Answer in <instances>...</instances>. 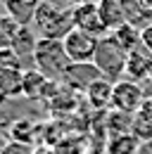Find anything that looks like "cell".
Instances as JSON below:
<instances>
[{
  "mask_svg": "<svg viewBox=\"0 0 152 154\" xmlns=\"http://www.w3.org/2000/svg\"><path fill=\"white\" fill-rule=\"evenodd\" d=\"M74 29V17H71V5L62 7L57 0H43L33 17V31L38 38L50 40H64L67 33Z\"/></svg>",
  "mask_w": 152,
  "mask_h": 154,
  "instance_id": "obj_1",
  "label": "cell"
},
{
  "mask_svg": "<svg viewBox=\"0 0 152 154\" xmlns=\"http://www.w3.org/2000/svg\"><path fill=\"white\" fill-rule=\"evenodd\" d=\"M71 64H74V62L69 59L62 40L38 38V45H36V50H33V66H36L45 78L62 83V78L69 71Z\"/></svg>",
  "mask_w": 152,
  "mask_h": 154,
  "instance_id": "obj_2",
  "label": "cell"
},
{
  "mask_svg": "<svg viewBox=\"0 0 152 154\" xmlns=\"http://www.w3.org/2000/svg\"><path fill=\"white\" fill-rule=\"evenodd\" d=\"M126 57L128 55L109 36H105V38H100V45H97L93 64L105 78H109V81L116 83V81H121L126 76Z\"/></svg>",
  "mask_w": 152,
  "mask_h": 154,
  "instance_id": "obj_3",
  "label": "cell"
},
{
  "mask_svg": "<svg viewBox=\"0 0 152 154\" xmlns=\"http://www.w3.org/2000/svg\"><path fill=\"white\" fill-rule=\"evenodd\" d=\"M62 43H64V50H67V55L74 64H88V62L95 59L100 38H95V36L81 31V29H71Z\"/></svg>",
  "mask_w": 152,
  "mask_h": 154,
  "instance_id": "obj_4",
  "label": "cell"
},
{
  "mask_svg": "<svg viewBox=\"0 0 152 154\" xmlns=\"http://www.w3.org/2000/svg\"><path fill=\"white\" fill-rule=\"evenodd\" d=\"M143 102H145V93H143V85L140 83H135L131 78H121V81L114 83L112 107L109 109L124 112V114H135Z\"/></svg>",
  "mask_w": 152,
  "mask_h": 154,
  "instance_id": "obj_5",
  "label": "cell"
},
{
  "mask_svg": "<svg viewBox=\"0 0 152 154\" xmlns=\"http://www.w3.org/2000/svg\"><path fill=\"white\" fill-rule=\"evenodd\" d=\"M71 17H74V29H81L95 38H105L109 31L100 17L97 2H83V5H71Z\"/></svg>",
  "mask_w": 152,
  "mask_h": 154,
  "instance_id": "obj_6",
  "label": "cell"
},
{
  "mask_svg": "<svg viewBox=\"0 0 152 154\" xmlns=\"http://www.w3.org/2000/svg\"><path fill=\"white\" fill-rule=\"evenodd\" d=\"M102 76L97 69H95L93 62H88V64H71L69 66V71L64 74L62 78V83L69 88V90H76V93H86L88 90V85L97 81V78Z\"/></svg>",
  "mask_w": 152,
  "mask_h": 154,
  "instance_id": "obj_7",
  "label": "cell"
},
{
  "mask_svg": "<svg viewBox=\"0 0 152 154\" xmlns=\"http://www.w3.org/2000/svg\"><path fill=\"white\" fill-rule=\"evenodd\" d=\"M126 78H131L135 83H145L152 78V52H147L143 45L128 52L126 57Z\"/></svg>",
  "mask_w": 152,
  "mask_h": 154,
  "instance_id": "obj_8",
  "label": "cell"
},
{
  "mask_svg": "<svg viewBox=\"0 0 152 154\" xmlns=\"http://www.w3.org/2000/svg\"><path fill=\"white\" fill-rule=\"evenodd\" d=\"M112 93H114V81L100 76L97 81H93L88 85V90L83 95H86V102L93 109H109L112 107Z\"/></svg>",
  "mask_w": 152,
  "mask_h": 154,
  "instance_id": "obj_9",
  "label": "cell"
},
{
  "mask_svg": "<svg viewBox=\"0 0 152 154\" xmlns=\"http://www.w3.org/2000/svg\"><path fill=\"white\" fill-rule=\"evenodd\" d=\"M38 45V33L31 29V26H19L17 31L12 33V38H10V50L17 55L19 59L21 57H33V50H36Z\"/></svg>",
  "mask_w": 152,
  "mask_h": 154,
  "instance_id": "obj_10",
  "label": "cell"
},
{
  "mask_svg": "<svg viewBox=\"0 0 152 154\" xmlns=\"http://www.w3.org/2000/svg\"><path fill=\"white\" fill-rule=\"evenodd\" d=\"M5 2V14L12 17L17 24L24 26H31L33 17H36V10L43 0H2Z\"/></svg>",
  "mask_w": 152,
  "mask_h": 154,
  "instance_id": "obj_11",
  "label": "cell"
},
{
  "mask_svg": "<svg viewBox=\"0 0 152 154\" xmlns=\"http://www.w3.org/2000/svg\"><path fill=\"white\" fill-rule=\"evenodd\" d=\"M97 10H100V17L105 21L107 31L119 29L121 24L128 21V12H126V5L121 0H100L97 2Z\"/></svg>",
  "mask_w": 152,
  "mask_h": 154,
  "instance_id": "obj_12",
  "label": "cell"
},
{
  "mask_svg": "<svg viewBox=\"0 0 152 154\" xmlns=\"http://www.w3.org/2000/svg\"><path fill=\"white\" fill-rule=\"evenodd\" d=\"M107 36H109V38H112L114 43L126 52V55L133 52L135 48H140V29H138V26H133V24H128V21H126V24H121L119 29L109 31Z\"/></svg>",
  "mask_w": 152,
  "mask_h": 154,
  "instance_id": "obj_13",
  "label": "cell"
},
{
  "mask_svg": "<svg viewBox=\"0 0 152 154\" xmlns=\"http://www.w3.org/2000/svg\"><path fill=\"white\" fill-rule=\"evenodd\" d=\"M7 137L14 142H24V145H33L38 140V126L31 119H14L7 128Z\"/></svg>",
  "mask_w": 152,
  "mask_h": 154,
  "instance_id": "obj_14",
  "label": "cell"
},
{
  "mask_svg": "<svg viewBox=\"0 0 152 154\" xmlns=\"http://www.w3.org/2000/svg\"><path fill=\"white\" fill-rule=\"evenodd\" d=\"M126 12H128V24L145 29L152 24V0H131Z\"/></svg>",
  "mask_w": 152,
  "mask_h": 154,
  "instance_id": "obj_15",
  "label": "cell"
},
{
  "mask_svg": "<svg viewBox=\"0 0 152 154\" xmlns=\"http://www.w3.org/2000/svg\"><path fill=\"white\" fill-rule=\"evenodd\" d=\"M140 147V140L133 133H124V135H114L109 142V154H135Z\"/></svg>",
  "mask_w": 152,
  "mask_h": 154,
  "instance_id": "obj_16",
  "label": "cell"
},
{
  "mask_svg": "<svg viewBox=\"0 0 152 154\" xmlns=\"http://www.w3.org/2000/svg\"><path fill=\"white\" fill-rule=\"evenodd\" d=\"M0 154H36V149L31 145H24V142H14V140H7L2 145Z\"/></svg>",
  "mask_w": 152,
  "mask_h": 154,
  "instance_id": "obj_17",
  "label": "cell"
},
{
  "mask_svg": "<svg viewBox=\"0 0 152 154\" xmlns=\"http://www.w3.org/2000/svg\"><path fill=\"white\" fill-rule=\"evenodd\" d=\"M140 45H143L147 52H152V24L145 26V29H140Z\"/></svg>",
  "mask_w": 152,
  "mask_h": 154,
  "instance_id": "obj_18",
  "label": "cell"
},
{
  "mask_svg": "<svg viewBox=\"0 0 152 154\" xmlns=\"http://www.w3.org/2000/svg\"><path fill=\"white\" fill-rule=\"evenodd\" d=\"M36 154H57V149H52L50 145H43V147H38Z\"/></svg>",
  "mask_w": 152,
  "mask_h": 154,
  "instance_id": "obj_19",
  "label": "cell"
},
{
  "mask_svg": "<svg viewBox=\"0 0 152 154\" xmlns=\"http://www.w3.org/2000/svg\"><path fill=\"white\" fill-rule=\"evenodd\" d=\"M7 100H10V95H7V93H5V88L0 85V107H2V104H5Z\"/></svg>",
  "mask_w": 152,
  "mask_h": 154,
  "instance_id": "obj_20",
  "label": "cell"
},
{
  "mask_svg": "<svg viewBox=\"0 0 152 154\" xmlns=\"http://www.w3.org/2000/svg\"><path fill=\"white\" fill-rule=\"evenodd\" d=\"M83 2H100V0H69V5H83Z\"/></svg>",
  "mask_w": 152,
  "mask_h": 154,
  "instance_id": "obj_21",
  "label": "cell"
}]
</instances>
